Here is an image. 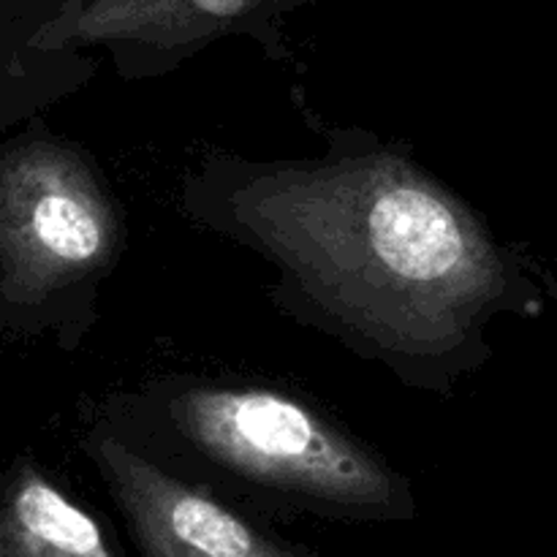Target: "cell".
Returning <instances> with one entry per match:
<instances>
[{"mask_svg": "<svg viewBox=\"0 0 557 557\" xmlns=\"http://www.w3.org/2000/svg\"><path fill=\"white\" fill-rule=\"evenodd\" d=\"M82 451L141 557H324L286 542L250 511L169 471L92 417Z\"/></svg>", "mask_w": 557, "mask_h": 557, "instance_id": "5b68a950", "label": "cell"}, {"mask_svg": "<svg viewBox=\"0 0 557 557\" xmlns=\"http://www.w3.org/2000/svg\"><path fill=\"white\" fill-rule=\"evenodd\" d=\"M315 156L201 152L180 177L183 218L272 270L267 297L406 389L455 397L493 359L500 315L542 292L515 245L400 141L319 125Z\"/></svg>", "mask_w": 557, "mask_h": 557, "instance_id": "6da1fadb", "label": "cell"}, {"mask_svg": "<svg viewBox=\"0 0 557 557\" xmlns=\"http://www.w3.org/2000/svg\"><path fill=\"white\" fill-rule=\"evenodd\" d=\"M128 248V221L90 150L36 131L0 150V297L79 346Z\"/></svg>", "mask_w": 557, "mask_h": 557, "instance_id": "3957f363", "label": "cell"}, {"mask_svg": "<svg viewBox=\"0 0 557 557\" xmlns=\"http://www.w3.org/2000/svg\"><path fill=\"white\" fill-rule=\"evenodd\" d=\"M92 417L250 515L348 525H406L419 515L408 473L283 384L163 373L107 395Z\"/></svg>", "mask_w": 557, "mask_h": 557, "instance_id": "7a4b0ae2", "label": "cell"}, {"mask_svg": "<svg viewBox=\"0 0 557 557\" xmlns=\"http://www.w3.org/2000/svg\"><path fill=\"white\" fill-rule=\"evenodd\" d=\"M0 557H117L101 522L41 468L20 462L0 498Z\"/></svg>", "mask_w": 557, "mask_h": 557, "instance_id": "8992f818", "label": "cell"}, {"mask_svg": "<svg viewBox=\"0 0 557 557\" xmlns=\"http://www.w3.org/2000/svg\"><path fill=\"white\" fill-rule=\"evenodd\" d=\"M313 0H69L27 49H103L123 82H152L223 38H250L275 63L292 58L283 22Z\"/></svg>", "mask_w": 557, "mask_h": 557, "instance_id": "277c9868", "label": "cell"}]
</instances>
